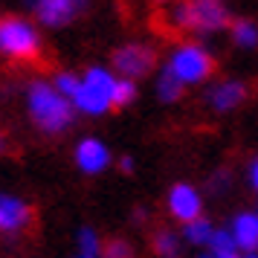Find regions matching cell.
Segmentation results:
<instances>
[{
	"instance_id": "15",
	"label": "cell",
	"mask_w": 258,
	"mask_h": 258,
	"mask_svg": "<svg viewBox=\"0 0 258 258\" xmlns=\"http://www.w3.org/2000/svg\"><path fill=\"white\" fill-rule=\"evenodd\" d=\"M183 87H186V84L180 82V76H177L171 67H163L160 79H157V96H160L163 102H177V99L183 96Z\"/></svg>"
},
{
	"instance_id": "25",
	"label": "cell",
	"mask_w": 258,
	"mask_h": 258,
	"mask_svg": "<svg viewBox=\"0 0 258 258\" xmlns=\"http://www.w3.org/2000/svg\"><path fill=\"white\" fill-rule=\"evenodd\" d=\"M6 151V140H3V134H0V154Z\"/></svg>"
},
{
	"instance_id": "19",
	"label": "cell",
	"mask_w": 258,
	"mask_h": 258,
	"mask_svg": "<svg viewBox=\"0 0 258 258\" xmlns=\"http://www.w3.org/2000/svg\"><path fill=\"white\" fill-rule=\"evenodd\" d=\"M165 21L174 26V29H191V12H188V3H174L168 12H165Z\"/></svg>"
},
{
	"instance_id": "24",
	"label": "cell",
	"mask_w": 258,
	"mask_h": 258,
	"mask_svg": "<svg viewBox=\"0 0 258 258\" xmlns=\"http://www.w3.org/2000/svg\"><path fill=\"white\" fill-rule=\"evenodd\" d=\"M249 183H252V186H255V191H258V160L249 165Z\"/></svg>"
},
{
	"instance_id": "17",
	"label": "cell",
	"mask_w": 258,
	"mask_h": 258,
	"mask_svg": "<svg viewBox=\"0 0 258 258\" xmlns=\"http://www.w3.org/2000/svg\"><path fill=\"white\" fill-rule=\"evenodd\" d=\"M134 99H137V84H134V79L119 76L116 87H113V107H128V105H134Z\"/></svg>"
},
{
	"instance_id": "21",
	"label": "cell",
	"mask_w": 258,
	"mask_h": 258,
	"mask_svg": "<svg viewBox=\"0 0 258 258\" xmlns=\"http://www.w3.org/2000/svg\"><path fill=\"white\" fill-rule=\"evenodd\" d=\"M154 249H157V255H177L180 241H177L174 232H157V238H154Z\"/></svg>"
},
{
	"instance_id": "13",
	"label": "cell",
	"mask_w": 258,
	"mask_h": 258,
	"mask_svg": "<svg viewBox=\"0 0 258 258\" xmlns=\"http://www.w3.org/2000/svg\"><path fill=\"white\" fill-rule=\"evenodd\" d=\"M209 255L215 258H235L238 255V241H235L232 229H212L209 238Z\"/></svg>"
},
{
	"instance_id": "10",
	"label": "cell",
	"mask_w": 258,
	"mask_h": 258,
	"mask_svg": "<svg viewBox=\"0 0 258 258\" xmlns=\"http://www.w3.org/2000/svg\"><path fill=\"white\" fill-rule=\"evenodd\" d=\"M73 105H76V110L84 113V116H105L107 110L113 107V99H110L107 93H102L99 87H93V84H87L82 79L79 90L73 93Z\"/></svg>"
},
{
	"instance_id": "8",
	"label": "cell",
	"mask_w": 258,
	"mask_h": 258,
	"mask_svg": "<svg viewBox=\"0 0 258 258\" xmlns=\"http://www.w3.org/2000/svg\"><path fill=\"white\" fill-rule=\"evenodd\" d=\"M188 12H191V29L200 35H209L226 26V9L221 0H191Z\"/></svg>"
},
{
	"instance_id": "22",
	"label": "cell",
	"mask_w": 258,
	"mask_h": 258,
	"mask_svg": "<svg viewBox=\"0 0 258 258\" xmlns=\"http://www.w3.org/2000/svg\"><path fill=\"white\" fill-rule=\"evenodd\" d=\"M102 255H107V258H128L131 255V244L128 241H122V238H113V241H107L105 244Z\"/></svg>"
},
{
	"instance_id": "2",
	"label": "cell",
	"mask_w": 258,
	"mask_h": 258,
	"mask_svg": "<svg viewBox=\"0 0 258 258\" xmlns=\"http://www.w3.org/2000/svg\"><path fill=\"white\" fill-rule=\"evenodd\" d=\"M0 55L12 61H32L41 55V32L32 21L9 15L0 18Z\"/></svg>"
},
{
	"instance_id": "14",
	"label": "cell",
	"mask_w": 258,
	"mask_h": 258,
	"mask_svg": "<svg viewBox=\"0 0 258 258\" xmlns=\"http://www.w3.org/2000/svg\"><path fill=\"white\" fill-rule=\"evenodd\" d=\"M102 249H105V244H102L99 232H96L93 226H82L79 235H76V255L79 258H99Z\"/></svg>"
},
{
	"instance_id": "11",
	"label": "cell",
	"mask_w": 258,
	"mask_h": 258,
	"mask_svg": "<svg viewBox=\"0 0 258 258\" xmlns=\"http://www.w3.org/2000/svg\"><path fill=\"white\" fill-rule=\"evenodd\" d=\"M232 235H235V241H238V249L255 252L258 249V215L241 212L232 221Z\"/></svg>"
},
{
	"instance_id": "1",
	"label": "cell",
	"mask_w": 258,
	"mask_h": 258,
	"mask_svg": "<svg viewBox=\"0 0 258 258\" xmlns=\"http://www.w3.org/2000/svg\"><path fill=\"white\" fill-rule=\"evenodd\" d=\"M26 113L32 119V125L38 131H44L49 137H58L76 122V105L70 96H64L52 82L35 79L26 84V96H24Z\"/></svg>"
},
{
	"instance_id": "23",
	"label": "cell",
	"mask_w": 258,
	"mask_h": 258,
	"mask_svg": "<svg viewBox=\"0 0 258 258\" xmlns=\"http://www.w3.org/2000/svg\"><path fill=\"white\" fill-rule=\"evenodd\" d=\"M119 171L131 174V171H134V160H131V157H122V160H119Z\"/></svg>"
},
{
	"instance_id": "9",
	"label": "cell",
	"mask_w": 258,
	"mask_h": 258,
	"mask_svg": "<svg viewBox=\"0 0 258 258\" xmlns=\"http://www.w3.org/2000/svg\"><path fill=\"white\" fill-rule=\"evenodd\" d=\"M200 209H203V200H200L198 188H191L188 183H177L168 191V212L180 223H188L195 218H200Z\"/></svg>"
},
{
	"instance_id": "7",
	"label": "cell",
	"mask_w": 258,
	"mask_h": 258,
	"mask_svg": "<svg viewBox=\"0 0 258 258\" xmlns=\"http://www.w3.org/2000/svg\"><path fill=\"white\" fill-rule=\"evenodd\" d=\"M73 160H76V168H79L82 174H87V177L102 174L107 165H110V148H107L102 140H96V137H84V140L76 145Z\"/></svg>"
},
{
	"instance_id": "6",
	"label": "cell",
	"mask_w": 258,
	"mask_h": 258,
	"mask_svg": "<svg viewBox=\"0 0 258 258\" xmlns=\"http://www.w3.org/2000/svg\"><path fill=\"white\" fill-rule=\"evenodd\" d=\"M154 67V49L145 44H125L113 52V70L119 76H128V79H140L145 73H151Z\"/></svg>"
},
{
	"instance_id": "4",
	"label": "cell",
	"mask_w": 258,
	"mask_h": 258,
	"mask_svg": "<svg viewBox=\"0 0 258 258\" xmlns=\"http://www.w3.org/2000/svg\"><path fill=\"white\" fill-rule=\"evenodd\" d=\"M26 6L41 26L58 29V26H67L79 15L82 0H26Z\"/></svg>"
},
{
	"instance_id": "20",
	"label": "cell",
	"mask_w": 258,
	"mask_h": 258,
	"mask_svg": "<svg viewBox=\"0 0 258 258\" xmlns=\"http://www.w3.org/2000/svg\"><path fill=\"white\" fill-rule=\"evenodd\" d=\"M52 84H55L64 96H70V99H73V93H76V90H79V84H82V76L61 70V73H55V76H52Z\"/></svg>"
},
{
	"instance_id": "5",
	"label": "cell",
	"mask_w": 258,
	"mask_h": 258,
	"mask_svg": "<svg viewBox=\"0 0 258 258\" xmlns=\"http://www.w3.org/2000/svg\"><path fill=\"white\" fill-rule=\"evenodd\" d=\"M32 223V206L12 191H0V235H21Z\"/></svg>"
},
{
	"instance_id": "12",
	"label": "cell",
	"mask_w": 258,
	"mask_h": 258,
	"mask_svg": "<svg viewBox=\"0 0 258 258\" xmlns=\"http://www.w3.org/2000/svg\"><path fill=\"white\" fill-rule=\"evenodd\" d=\"M244 84L238 82H226V84H218V87H212L209 93H206V99H209V105L215 107V110H221V113H226V110H232V107H238L241 102H244Z\"/></svg>"
},
{
	"instance_id": "26",
	"label": "cell",
	"mask_w": 258,
	"mask_h": 258,
	"mask_svg": "<svg viewBox=\"0 0 258 258\" xmlns=\"http://www.w3.org/2000/svg\"><path fill=\"white\" fill-rule=\"evenodd\" d=\"M160 3H168V0H160Z\"/></svg>"
},
{
	"instance_id": "3",
	"label": "cell",
	"mask_w": 258,
	"mask_h": 258,
	"mask_svg": "<svg viewBox=\"0 0 258 258\" xmlns=\"http://www.w3.org/2000/svg\"><path fill=\"white\" fill-rule=\"evenodd\" d=\"M168 67L180 76V82L183 84H200L206 82L215 70V61L212 55L206 52L203 47L198 44H186V47H177L171 61H168Z\"/></svg>"
},
{
	"instance_id": "18",
	"label": "cell",
	"mask_w": 258,
	"mask_h": 258,
	"mask_svg": "<svg viewBox=\"0 0 258 258\" xmlns=\"http://www.w3.org/2000/svg\"><path fill=\"white\" fill-rule=\"evenodd\" d=\"M232 38H235V44H238V47L252 49L258 44V29L249 24V21H238V24L232 26Z\"/></svg>"
},
{
	"instance_id": "16",
	"label": "cell",
	"mask_w": 258,
	"mask_h": 258,
	"mask_svg": "<svg viewBox=\"0 0 258 258\" xmlns=\"http://www.w3.org/2000/svg\"><path fill=\"white\" fill-rule=\"evenodd\" d=\"M183 238H186L188 244H195V246L209 244V238H212V223L206 221V218H195V221H188Z\"/></svg>"
}]
</instances>
